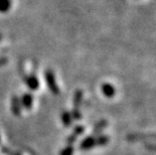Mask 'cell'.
<instances>
[{"instance_id":"obj_1","label":"cell","mask_w":156,"mask_h":155,"mask_svg":"<svg viewBox=\"0 0 156 155\" xmlns=\"http://www.w3.org/2000/svg\"><path fill=\"white\" fill-rule=\"evenodd\" d=\"M44 79H45L46 85H48L49 91H51L52 94L58 95L59 88L58 86V83H56V81H55V76L54 74V72L51 70H46L44 72Z\"/></svg>"},{"instance_id":"obj_2","label":"cell","mask_w":156,"mask_h":155,"mask_svg":"<svg viewBox=\"0 0 156 155\" xmlns=\"http://www.w3.org/2000/svg\"><path fill=\"white\" fill-rule=\"evenodd\" d=\"M127 140L134 142L140 140H156V133H132L127 135Z\"/></svg>"},{"instance_id":"obj_3","label":"cell","mask_w":156,"mask_h":155,"mask_svg":"<svg viewBox=\"0 0 156 155\" xmlns=\"http://www.w3.org/2000/svg\"><path fill=\"white\" fill-rule=\"evenodd\" d=\"M23 81H24L25 85L27 86L29 90L31 91H35L37 90L38 87H39V82H38V79L35 77L34 75H30V76H25L23 78Z\"/></svg>"},{"instance_id":"obj_4","label":"cell","mask_w":156,"mask_h":155,"mask_svg":"<svg viewBox=\"0 0 156 155\" xmlns=\"http://www.w3.org/2000/svg\"><path fill=\"white\" fill-rule=\"evenodd\" d=\"M11 112L14 116H20L21 115V104L20 99L16 95H13L11 98Z\"/></svg>"},{"instance_id":"obj_5","label":"cell","mask_w":156,"mask_h":155,"mask_svg":"<svg viewBox=\"0 0 156 155\" xmlns=\"http://www.w3.org/2000/svg\"><path fill=\"white\" fill-rule=\"evenodd\" d=\"M97 146V142H96V137L91 135V136L86 137L84 140L80 144V149L82 150H89L93 147Z\"/></svg>"},{"instance_id":"obj_6","label":"cell","mask_w":156,"mask_h":155,"mask_svg":"<svg viewBox=\"0 0 156 155\" xmlns=\"http://www.w3.org/2000/svg\"><path fill=\"white\" fill-rule=\"evenodd\" d=\"M32 103H34V97H32V95L29 93L23 94V96L20 99L21 107L29 110V109H31V107H32Z\"/></svg>"},{"instance_id":"obj_7","label":"cell","mask_w":156,"mask_h":155,"mask_svg":"<svg viewBox=\"0 0 156 155\" xmlns=\"http://www.w3.org/2000/svg\"><path fill=\"white\" fill-rule=\"evenodd\" d=\"M102 92L107 98H113L116 94V90H115L114 86L109 83H105L102 85Z\"/></svg>"},{"instance_id":"obj_8","label":"cell","mask_w":156,"mask_h":155,"mask_svg":"<svg viewBox=\"0 0 156 155\" xmlns=\"http://www.w3.org/2000/svg\"><path fill=\"white\" fill-rule=\"evenodd\" d=\"M83 96H84V93H83L82 90H77L75 92L74 99H73L74 108L80 109V106L82 105V102H83Z\"/></svg>"},{"instance_id":"obj_9","label":"cell","mask_w":156,"mask_h":155,"mask_svg":"<svg viewBox=\"0 0 156 155\" xmlns=\"http://www.w3.org/2000/svg\"><path fill=\"white\" fill-rule=\"evenodd\" d=\"M108 125L107 120H101L98 123L95 124L94 129H93V134L94 135H100V133L106 128V126Z\"/></svg>"},{"instance_id":"obj_10","label":"cell","mask_w":156,"mask_h":155,"mask_svg":"<svg viewBox=\"0 0 156 155\" xmlns=\"http://www.w3.org/2000/svg\"><path fill=\"white\" fill-rule=\"evenodd\" d=\"M61 118H62V124H64L66 127L72 126V124H73V118H72V115H71V113H69V112H68V111H66V110H65V111L62 113Z\"/></svg>"},{"instance_id":"obj_11","label":"cell","mask_w":156,"mask_h":155,"mask_svg":"<svg viewBox=\"0 0 156 155\" xmlns=\"http://www.w3.org/2000/svg\"><path fill=\"white\" fill-rule=\"evenodd\" d=\"M109 137L107 135H98L96 137V142H97V146H105L109 143Z\"/></svg>"},{"instance_id":"obj_12","label":"cell","mask_w":156,"mask_h":155,"mask_svg":"<svg viewBox=\"0 0 156 155\" xmlns=\"http://www.w3.org/2000/svg\"><path fill=\"white\" fill-rule=\"evenodd\" d=\"M11 7V0H0V12L8 11Z\"/></svg>"},{"instance_id":"obj_13","label":"cell","mask_w":156,"mask_h":155,"mask_svg":"<svg viewBox=\"0 0 156 155\" xmlns=\"http://www.w3.org/2000/svg\"><path fill=\"white\" fill-rule=\"evenodd\" d=\"M69 113H71V115H72L73 120H81L82 114H81V111H80V109L74 108L72 110V112H69Z\"/></svg>"},{"instance_id":"obj_14","label":"cell","mask_w":156,"mask_h":155,"mask_svg":"<svg viewBox=\"0 0 156 155\" xmlns=\"http://www.w3.org/2000/svg\"><path fill=\"white\" fill-rule=\"evenodd\" d=\"M74 146L73 145H68L67 147H65L64 149L61 151L59 155H73L74 154Z\"/></svg>"},{"instance_id":"obj_15","label":"cell","mask_w":156,"mask_h":155,"mask_svg":"<svg viewBox=\"0 0 156 155\" xmlns=\"http://www.w3.org/2000/svg\"><path fill=\"white\" fill-rule=\"evenodd\" d=\"M77 138H78L77 135H75L74 133H72L67 138V143H68V145H73V144H74L76 142V140H77Z\"/></svg>"},{"instance_id":"obj_16","label":"cell","mask_w":156,"mask_h":155,"mask_svg":"<svg viewBox=\"0 0 156 155\" xmlns=\"http://www.w3.org/2000/svg\"><path fill=\"white\" fill-rule=\"evenodd\" d=\"M84 130H85V128L82 126V125H78V126H76L75 128H74V133L75 135H77V136L79 137V135H81L83 132H84Z\"/></svg>"},{"instance_id":"obj_17","label":"cell","mask_w":156,"mask_h":155,"mask_svg":"<svg viewBox=\"0 0 156 155\" xmlns=\"http://www.w3.org/2000/svg\"><path fill=\"white\" fill-rule=\"evenodd\" d=\"M1 150H2V152L4 153V154H6V155H18L17 153H14L12 150L9 149V148L4 147V146H2V147H1Z\"/></svg>"},{"instance_id":"obj_18","label":"cell","mask_w":156,"mask_h":155,"mask_svg":"<svg viewBox=\"0 0 156 155\" xmlns=\"http://www.w3.org/2000/svg\"><path fill=\"white\" fill-rule=\"evenodd\" d=\"M145 147L147 148L148 150L155 151V152H156V144H154V143H147V144H145Z\"/></svg>"},{"instance_id":"obj_19","label":"cell","mask_w":156,"mask_h":155,"mask_svg":"<svg viewBox=\"0 0 156 155\" xmlns=\"http://www.w3.org/2000/svg\"><path fill=\"white\" fill-rule=\"evenodd\" d=\"M6 62H7V58H0V67H1V65H4Z\"/></svg>"},{"instance_id":"obj_20","label":"cell","mask_w":156,"mask_h":155,"mask_svg":"<svg viewBox=\"0 0 156 155\" xmlns=\"http://www.w3.org/2000/svg\"><path fill=\"white\" fill-rule=\"evenodd\" d=\"M1 37H2V36H1V34H0V41H1Z\"/></svg>"}]
</instances>
